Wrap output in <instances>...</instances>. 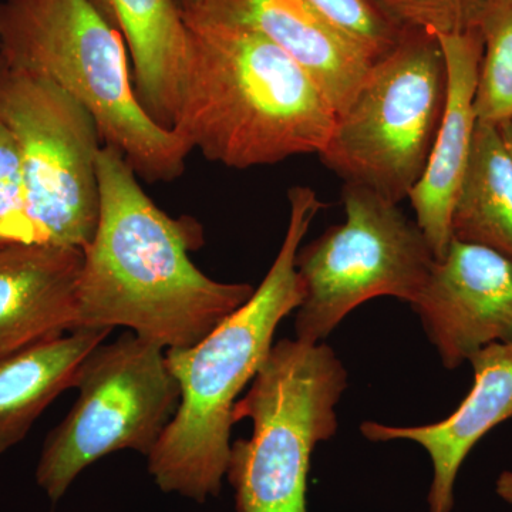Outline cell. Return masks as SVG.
Instances as JSON below:
<instances>
[{
	"label": "cell",
	"instance_id": "1",
	"mask_svg": "<svg viewBox=\"0 0 512 512\" xmlns=\"http://www.w3.org/2000/svg\"><path fill=\"white\" fill-rule=\"evenodd\" d=\"M97 175L99 221L83 249L76 329L123 326L165 352L190 348L254 295L195 266L201 225L160 210L117 148L103 144Z\"/></svg>",
	"mask_w": 512,
	"mask_h": 512
},
{
	"label": "cell",
	"instance_id": "18",
	"mask_svg": "<svg viewBox=\"0 0 512 512\" xmlns=\"http://www.w3.org/2000/svg\"><path fill=\"white\" fill-rule=\"evenodd\" d=\"M478 30L483 57L474 109L478 121L500 124L512 117V0H493Z\"/></svg>",
	"mask_w": 512,
	"mask_h": 512
},
{
	"label": "cell",
	"instance_id": "5",
	"mask_svg": "<svg viewBox=\"0 0 512 512\" xmlns=\"http://www.w3.org/2000/svg\"><path fill=\"white\" fill-rule=\"evenodd\" d=\"M348 372L325 342L282 339L235 403L251 439L231 444L227 476L237 512H308L313 450L338 431Z\"/></svg>",
	"mask_w": 512,
	"mask_h": 512
},
{
	"label": "cell",
	"instance_id": "20",
	"mask_svg": "<svg viewBox=\"0 0 512 512\" xmlns=\"http://www.w3.org/2000/svg\"><path fill=\"white\" fill-rule=\"evenodd\" d=\"M333 25L365 47L377 60L399 43L404 30L380 12L372 0H306Z\"/></svg>",
	"mask_w": 512,
	"mask_h": 512
},
{
	"label": "cell",
	"instance_id": "24",
	"mask_svg": "<svg viewBox=\"0 0 512 512\" xmlns=\"http://www.w3.org/2000/svg\"><path fill=\"white\" fill-rule=\"evenodd\" d=\"M177 2L181 9H190L194 8V6L200 5L202 0H177Z\"/></svg>",
	"mask_w": 512,
	"mask_h": 512
},
{
	"label": "cell",
	"instance_id": "11",
	"mask_svg": "<svg viewBox=\"0 0 512 512\" xmlns=\"http://www.w3.org/2000/svg\"><path fill=\"white\" fill-rule=\"evenodd\" d=\"M474 384L447 419L424 426H387L365 421L363 437L375 443L409 440L429 454L433 466L430 512H451L460 468L474 446L512 417V343H493L470 357Z\"/></svg>",
	"mask_w": 512,
	"mask_h": 512
},
{
	"label": "cell",
	"instance_id": "16",
	"mask_svg": "<svg viewBox=\"0 0 512 512\" xmlns=\"http://www.w3.org/2000/svg\"><path fill=\"white\" fill-rule=\"evenodd\" d=\"M109 329L80 328L0 357V454L16 446L64 390Z\"/></svg>",
	"mask_w": 512,
	"mask_h": 512
},
{
	"label": "cell",
	"instance_id": "23",
	"mask_svg": "<svg viewBox=\"0 0 512 512\" xmlns=\"http://www.w3.org/2000/svg\"><path fill=\"white\" fill-rule=\"evenodd\" d=\"M497 127L500 130L501 137H503L505 146L510 150L512 156V117L503 121V123L497 124Z\"/></svg>",
	"mask_w": 512,
	"mask_h": 512
},
{
	"label": "cell",
	"instance_id": "9",
	"mask_svg": "<svg viewBox=\"0 0 512 512\" xmlns=\"http://www.w3.org/2000/svg\"><path fill=\"white\" fill-rule=\"evenodd\" d=\"M0 121L15 140L37 242L86 248L99 221L96 121L56 84L3 60Z\"/></svg>",
	"mask_w": 512,
	"mask_h": 512
},
{
	"label": "cell",
	"instance_id": "3",
	"mask_svg": "<svg viewBox=\"0 0 512 512\" xmlns=\"http://www.w3.org/2000/svg\"><path fill=\"white\" fill-rule=\"evenodd\" d=\"M288 200L284 242L254 295L194 346L165 352L180 403L147 457L148 473L163 493L200 504L220 495L235 403L271 352L279 323L301 306L296 255L325 204L309 187L291 188Z\"/></svg>",
	"mask_w": 512,
	"mask_h": 512
},
{
	"label": "cell",
	"instance_id": "7",
	"mask_svg": "<svg viewBox=\"0 0 512 512\" xmlns=\"http://www.w3.org/2000/svg\"><path fill=\"white\" fill-rule=\"evenodd\" d=\"M346 220L299 248L296 269L303 299L296 339L323 342L350 312L372 299L412 305L436 256L416 221L399 204L357 184H343Z\"/></svg>",
	"mask_w": 512,
	"mask_h": 512
},
{
	"label": "cell",
	"instance_id": "2",
	"mask_svg": "<svg viewBox=\"0 0 512 512\" xmlns=\"http://www.w3.org/2000/svg\"><path fill=\"white\" fill-rule=\"evenodd\" d=\"M181 13L188 62L171 130L188 150L235 170L319 156L336 111L305 70L212 3Z\"/></svg>",
	"mask_w": 512,
	"mask_h": 512
},
{
	"label": "cell",
	"instance_id": "21",
	"mask_svg": "<svg viewBox=\"0 0 512 512\" xmlns=\"http://www.w3.org/2000/svg\"><path fill=\"white\" fill-rule=\"evenodd\" d=\"M39 244L26 211L15 140L0 121V247Z\"/></svg>",
	"mask_w": 512,
	"mask_h": 512
},
{
	"label": "cell",
	"instance_id": "15",
	"mask_svg": "<svg viewBox=\"0 0 512 512\" xmlns=\"http://www.w3.org/2000/svg\"><path fill=\"white\" fill-rule=\"evenodd\" d=\"M120 30L141 106L173 128L188 62V32L177 0H96Z\"/></svg>",
	"mask_w": 512,
	"mask_h": 512
},
{
	"label": "cell",
	"instance_id": "6",
	"mask_svg": "<svg viewBox=\"0 0 512 512\" xmlns=\"http://www.w3.org/2000/svg\"><path fill=\"white\" fill-rule=\"evenodd\" d=\"M447 96L439 40L404 30L377 59L345 110L336 114L322 163L348 184L400 204L426 170Z\"/></svg>",
	"mask_w": 512,
	"mask_h": 512
},
{
	"label": "cell",
	"instance_id": "4",
	"mask_svg": "<svg viewBox=\"0 0 512 512\" xmlns=\"http://www.w3.org/2000/svg\"><path fill=\"white\" fill-rule=\"evenodd\" d=\"M128 49L96 0H3L0 60L49 80L89 111L137 177L171 183L191 153L138 100Z\"/></svg>",
	"mask_w": 512,
	"mask_h": 512
},
{
	"label": "cell",
	"instance_id": "19",
	"mask_svg": "<svg viewBox=\"0 0 512 512\" xmlns=\"http://www.w3.org/2000/svg\"><path fill=\"white\" fill-rule=\"evenodd\" d=\"M387 19L404 30L431 35L466 33L480 28L493 0H372Z\"/></svg>",
	"mask_w": 512,
	"mask_h": 512
},
{
	"label": "cell",
	"instance_id": "8",
	"mask_svg": "<svg viewBox=\"0 0 512 512\" xmlns=\"http://www.w3.org/2000/svg\"><path fill=\"white\" fill-rule=\"evenodd\" d=\"M76 403L47 436L36 481L57 503L77 477L121 450L150 456L180 403L165 350L126 332L84 359Z\"/></svg>",
	"mask_w": 512,
	"mask_h": 512
},
{
	"label": "cell",
	"instance_id": "12",
	"mask_svg": "<svg viewBox=\"0 0 512 512\" xmlns=\"http://www.w3.org/2000/svg\"><path fill=\"white\" fill-rule=\"evenodd\" d=\"M446 60L447 96L426 170L410 192L416 222L436 259L451 242V212L473 147L478 72L483 57L480 30L434 35Z\"/></svg>",
	"mask_w": 512,
	"mask_h": 512
},
{
	"label": "cell",
	"instance_id": "22",
	"mask_svg": "<svg viewBox=\"0 0 512 512\" xmlns=\"http://www.w3.org/2000/svg\"><path fill=\"white\" fill-rule=\"evenodd\" d=\"M495 491H497L501 500L512 505V471H504L500 474L497 483H495Z\"/></svg>",
	"mask_w": 512,
	"mask_h": 512
},
{
	"label": "cell",
	"instance_id": "17",
	"mask_svg": "<svg viewBox=\"0 0 512 512\" xmlns=\"http://www.w3.org/2000/svg\"><path fill=\"white\" fill-rule=\"evenodd\" d=\"M450 228L451 239L493 249L512 262V156L497 124L477 121Z\"/></svg>",
	"mask_w": 512,
	"mask_h": 512
},
{
	"label": "cell",
	"instance_id": "14",
	"mask_svg": "<svg viewBox=\"0 0 512 512\" xmlns=\"http://www.w3.org/2000/svg\"><path fill=\"white\" fill-rule=\"evenodd\" d=\"M227 10L291 56L339 114L370 67L369 52L306 0H202ZM201 2V3H202Z\"/></svg>",
	"mask_w": 512,
	"mask_h": 512
},
{
	"label": "cell",
	"instance_id": "10",
	"mask_svg": "<svg viewBox=\"0 0 512 512\" xmlns=\"http://www.w3.org/2000/svg\"><path fill=\"white\" fill-rule=\"evenodd\" d=\"M410 306L443 366L457 369L485 346L512 343V262L451 239Z\"/></svg>",
	"mask_w": 512,
	"mask_h": 512
},
{
	"label": "cell",
	"instance_id": "13",
	"mask_svg": "<svg viewBox=\"0 0 512 512\" xmlns=\"http://www.w3.org/2000/svg\"><path fill=\"white\" fill-rule=\"evenodd\" d=\"M83 249L0 247V357L76 330Z\"/></svg>",
	"mask_w": 512,
	"mask_h": 512
}]
</instances>
